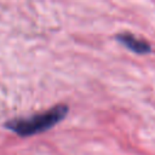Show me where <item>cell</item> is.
<instances>
[{
	"instance_id": "6da1fadb",
	"label": "cell",
	"mask_w": 155,
	"mask_h": 155,
	"mask_svg": "<svg viewBox=\"0 0 155 155\" xmlns=\"http://www.w3.org/2000/svg\"><path fill=\"white\" fill-rule=\"evenodd\" d=\"M67 113H68V107L61 104L44 113L33 115L31 117L10 120L6 122L5 127L22 137L33 136L53 127L56 124H58L61 120L64 119Z\"/></svg>"
},
{
	"instance_id": "7a4b0ae2",
	"label": "cell",
	"mask_w": 155,
	"mask_h": 155,
	"mask_svg": "<svg viewBox=\"0 0 155 155\" xmlns=\"http://www.w3.org/2000/svg\"><path fill=\"white\" fill-rule=\"evenodd\" d=\"M116 39L136 53H147V52L150 51V45L145 40L139 39V38L134 36L133 34L122 33V34H119L116 36Z\"/></svg>"
}]
</instances>
